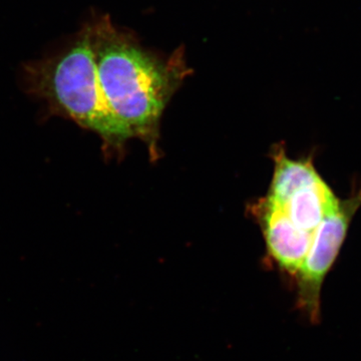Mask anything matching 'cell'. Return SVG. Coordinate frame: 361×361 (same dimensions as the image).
Masks as SVG:
<instances>
[{"mask_svg":"<svg viewBox=\"0 0 361 361\" xmlns=\"http://www.w3.org/2000/svg\"><path fill=\"white\" fill-rule=\"evenodd\" d=\"M339 202L329 185L322 180L292 195L281 208L297 227L313 234L324 218L336 210Z\"/></svg>","mask_w":361,"mask_h":361,"instance_id":"cell-5","label":"cell"},{"mask_svg":"<svg viewBox=\"0 0 361 361\" xmlns=\"http://www.w3.org/2000/svg\"><path fill=\"white\" fill-rule=\"evenodd\" d=\"M360 206L361 190L341 200L313 233L310 251L296 275L297 305L310 322H320L323 282L336 262L351 220Z\"/></svg>","mask_w":361,"mask_h":361,"instance_id":"cell-3","label":"cell"},{"mask_svg":"<svg viewBox=\"0 0 361 361\" xmlns=\"http://www.w3.org/2000/svg\"><path fill=\"white\" fill-rule=\"evenodd\" d=\"M99 82L111 111L152 149L161 113L177 78L146 52L123 39L106 21L90 26Z\"/></svg>","mask_w":361,"mask_h":361,"instance_id":"cell-1","label":"cell"},{"mask_svg":"<svg viewBox=\"0 0 361 361\" xmlns=\"http://www.w3.org/2000/svg\"><path fill=\"white\" fill-rule=\"evenodd\" d=\"M258 211L271 257L284 272L296 277L310 251L313 234L297 227L281 207L267 198L261 202Z\"/></svg>","mask_w":361,"mask_h":361,"instance_id":"cell-4","label":"cell"},{"mask_svg":"<svg viewBox=\"0 0 361 361\" xmlns=\"http://www.w3.org/2000/svg\"><path fill=\"white\" fill-rule=\"evenodd\" d=\"M274 161V175L267 199L278 206H283L299 190L323 180L312 161L291 160L282 149L275 152Z\"/></svg>","mask_w":361,"mask_h":361,"instance_id":"cell-6","label":"cell"},{"mask_svg":"<svg viewBox=\"0 0 361 361\" xmlns=\"http://www.w3.org/2000/svg\"><path fill=\"white\" fill-rule=\"evenodd\" d=\"M27 89L52 111L122 145L133 137L111 111L99 82L90 26L66 51L25 66Z\"/></svg>","mask_w":361,"mask_h":361,"instance_id":"cell-2","label":"cell"}]
</instances>
